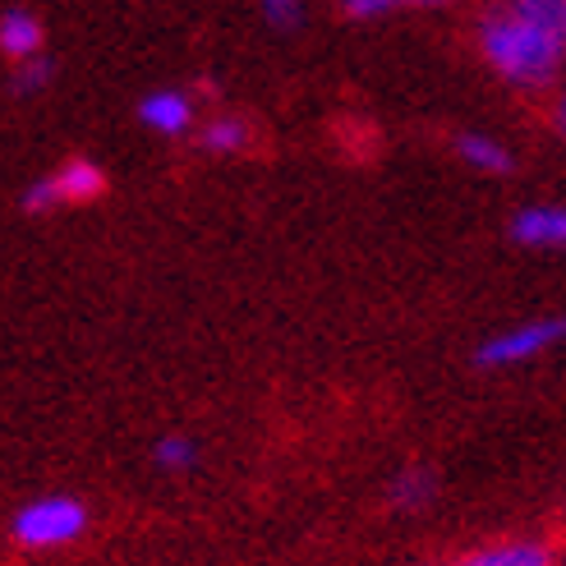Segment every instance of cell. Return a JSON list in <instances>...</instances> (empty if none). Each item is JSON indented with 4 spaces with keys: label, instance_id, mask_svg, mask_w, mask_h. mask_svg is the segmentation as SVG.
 Here are the masks:
<instances>
[{
    "label": "cell",
    "instance_id": "obj_6",
    "mask_svg": "<svg viewBox=\"0 0 566 566\" xmlns=\"http://www.w3.org/2000/svg\"><path fill=\"white\" fill-rule=\"evenodd\" d=\"M138 120H144L148 129H157V134H166V138H180L193 125V97H185L176 88L148 93L144 102H138Z\"/></svg>",
    "mask_w": 566,
    "mask_h": 566
},
{
    "label": "cell",
    "instance_id": "obj_10",
    "mask_svg": "<svg viewBox=\"0 0 566 566\" xmlns=\"http://www.w3.org/2000/svg\"><path fill=\"white\" fill-rule=\"evenodd\" d=\"M433 489H438V479H433L429 465H410V470H401V474H396V484H391L396 512H419V506L433 497Z\"/></svg>",
    "mask_w": 566,
    "mask_h": 566
},
{
    "label": "cell",
    "instance_id": "obj_3",
    "mask_svg": "<svg viewBox=\"0 0 566 566\" xmlns=\"http://www.w3.org/2000/svg\"><path fill=\"white\" fill-rule=\"evenodd\" d=\"M562 332H566L562 318H530L521 327H506V332L489 336V342L474 350V364L479 369H516V364H530L544 350H553L562 342Z\"/></svg>",
    "mask_w": 566,
    "mask_h": 566
},
{
    "label": "cell",
    "instance_id": "obj_16",
    "mask_svg": "<svg viewBox=\"0 0 566 566\" xmlns=\"http://www.w3.org/2000/svg\"><path fill=\"white\" fill-rule=\"evenodd\" d=\"M46 83H51V61H46V55H33V61H23L14 88H19V93H42Z\"/></svg>",
    "mask_w": 566,
    "mask_h": 566
},
{
    "label": "cell",
    "instance_id": "obj_8",
    "mask_svg": "<svg viewBox=\"0 0 566 566\" xmlns=\"http://www.w3.org/2000/svg\"><path fill=\"white\" fill-rule=\"evenodd\" d=\"M457 566H553V553L539 539H502V544H489L461 557Z\"/></svg>",
    "mask_w": 566,
    "mask_h": 566
},
{
    "label": "cell",
    "instance_id": "obj_9",
    "mask_svg": "<svg viewBox=\"0 0 566 566\" xmlns=\"http://www.w3.org/2000/svg\"><path fill=\"white\" fill-rule=\"evenodd\" d=\"M457 153H461L465 166H474V171H484V176H506L516 166L512 153H506V144H497V138H489V134H461Z\"/></svg>",
    "mask_w": 566,
    "mask_h": 566
},
{
    "label": "cell",
    "instance_id": "obj_4",
    "mask_svg": "<svg viewBox=\"0 0 566 566\" xmlns=\"http://www.w3.org/2000/svg\"><path fill=\"white\" fill-rule=\"evenodd\" d=\"M106 193V171L88 157H74L65 161L55 176L38 180L33 189L23 193V208L28 212H51V208H74V203H93V198Z\"/></svg>",
    "mask_w": 566,
    "mask_h": 566
},
{
    "label": "cell",
    "instance_id": "obj_13",
    "mask_svg": "<svg viewBox=\"0 0 566 566\" xmlns=\"http://www.w3.org/2000/svg\"><path fill=\"white\" fill-rule=\"evenodd\" d=\"M259 10L276 33H295V28L304 23V0H259Z\"/></svg>",
    "mask_w": 566,
    "mask_h": 566
},
{
    "label": "cell",
    "instance_id": "obj_2",
    "mask_svg": "<svg viewBox=\"0 0 566 566\" xmlns=\"http://www.w3.org/2000/svg\"><path fill=\"white\" fill-rule=\"evenodd\" d=\"M88 530V506L78 497H38L14 516V539L23 548H65Z\"/></svg>",
    "mask_w": 566,
    "mask_h": 566
},
{
    "label": "cell",
    "instance_id": "obj_12",
    "mask_svg": "<svg viewBox=\"0 0 566 566\" xmlns=\"http://www.w3.org/2000/svg\"><path fill=\"white\" fill-rule=\"evenodd\" d=\"M153 461H157L161 470L180 474V470H189V465L198 461V442H193V438H185V433H166V438L153 447Z\"/></svg>",
    "mask_w": 566,
    "mask_h": 566
},
{
    "label": "cell",
    "instance_id": "obj_7",
    "mask_svg": "<svg viewBox=\"0 0 566 566\" xmlns=\"http://www.w3.org/2000/svg\"><path fill=\"white\" fill-rule=\"evenodd\" d=\"M42 19L38 14H28V10H6L0 14V51L10 55V61H33V55H42Z\"/></svg>",
    "mask_w": 566,
    "mask_h": 566
},
{
    "label": "cell",
    "instance_id": "obj_11",
    "mask_svg": "<svg viewBox=\"0 0 566 566\" xmlns=\"http://www.w3.org/2000/svg\"><path fill=\"white\" fill-rule=\"evenodd\" d=\"M198 138H203L208 153H240V148H249V125L240 116H217L203 125Z\"/></svg>",
    "mask_w": 566,
    "mask_h": 566
},
{
    "label": "cell",
    "instance_id": "obj_14",
    "mask_svg": "<svg viewBox=\"0 0 566 566\" xmlns=\"http://www.w3.org/2000/svg\"><path fill=\"white\" fill-rule=\"evenodd\" d=\"M512 10H521L525 19H539L548 28H562L566 33V0H506Z\"/></svg>",
    "mask_w": 566,
    "mask_h": 566
},
{
    "label": "cell",
    "instance_id": "obj_1",
    "mask_svg": "<svg viewBox=\"0 0 566 566\" xmlns=\"http://www.w3.org/2000/svg\"><path fill=\"white\" fill-rule=\"evenodd\" d=\"M562 46H566L562 28H548L539 19H525L512 6L493 10L484 23H479V51H484V61L506 83H521V88H544V83L557 78Z\"/></svg>",
    "mask_w": 566,
    "mask_h": 566
},
{
    "label": "cell",
    "instance_id": "obj_15",
    "mask_svg": "<svg viewBox=\"0 0 566 566\" xmlns=\"http://www.w3.org/2000/svg\"><path fill=\"white\" fill-rule=\"evenodd\" d=\"M401 6L429 10V6H447V0H346V14L350 19H378V14H391V10H401Z\"/></svg>",
    "mask_w": 566,
    "mask_h": 566
},
{
    "label": "cell",
    "instance_id": "obj_5",
    "mask_svg": "<svg viewBox=\"0 0 566 566\" xmlns=\"http://www.w3.org/2000/svg\"><path fill=\"white\" fill-rule=\"evenodd\" d=\"M512 240L525 249H562L566 244V212L557 203H530L512 217Z\"/></svg>",
    "mask_w": 566,
    "mask_h": 566
}]
</instances>
